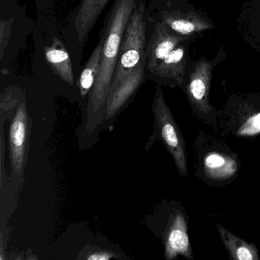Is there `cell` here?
Instances as JSON below:
<instances>
[{
  "mask_svg": "<svg viewBox=\"0 0 260 260\" xmlns=\"http://www.w3.org/2000/svg\"><path fill=\"white\" fill-rule=\"evenodd\" d=\"M103 39L100 41L97 46L94 49L90 58L88 60L84 69L82 71L79 80V87L80 94L84 97L88 95L95 84L99 70H100V60H101L102 50H103Z\"/></svg>",
  "mask_w": 260,
  "mask_h": 260,
  "instance_id": "cell-15",
  "label": "cell"
},
{
  "mask_svg": "<svg viewBox=\"0 0 260 260\" xmlns=\"http://www.w3.org/2000/svg\"><path fill=\"white\" fill-rule=\"evenodd\" d=\"M164 247L167 260L174 259L179 255L187 259H194L188 237V223L182 211H176L172 214L164 235Z\"/></svg>",
  "mask_w": 260,
  "mask_h": 260,
  "instance_id": "cell-6",
  "label": "cell"
},
{
  "mask_svg": "<svg viewBox=\"0 0 260 260\" xmlns=\"http://www.w3.org/2000/svg\"><path fill=\"white\" fill-rule=\"evenodd\" d=\"M94 0H81L75 19V28L78 42H83L90 32V16Z\"/></svg>",
  "mask_w": 260,
  "mask_h": 260,
  "instance_id": "cell-16",
  "label": "cell"
},
{
  "mask_svg": "<svg viewBox=\"0 0 260 260\" xmlns=\"http://www.w3.org/2000/svg\"><path fill=\"white\" fill-rule=\"evenodd\" d=\"M136 7V0H116L103 35L100 70L91 89L87 106L86 129H95L104 117V109L113 81L120 48L127 22Z\"/></svg>",
  "mask_w": 260,
  "mask_h": 260,
  "instance_id": "cell-1",
  "label": "cell"
},
{
  "mask_svg": "<svg viewBox=\"0 0 260 260\" xmlns=\"http://www.w3.org/2000/svg\"><path fill=\"white\" fill-rule=\"evenodd\" d=\"M28 134V111L26 103L22 102L16 109L9 133L12 170L17 176L21 175L25 166Z\"/></svg>",
  "mask_w": 260,
  "mask_h": 260,
  "instance_id": "cell-5",
  "label": "cell"
},
{
  "mask_svg": "<svg viewBox=\"0 0 260 260\" xmlns=\"http://www.w3.org/2000/svg\"><path fill=\"white\" fill-rule=\"evenodd\" d=\"M108 1L109 0H94L90 16V25L92 28Z\"/></svg>",
  "mask_w": 260,
  "mask_h": 260,
  "instance_id": "cell-18",
  "label": "cell"
},
{
  "mask_svg": "<svg viewBox=\"0 0 260 260\" xmlns=\"http://www.w3.org/2000/svg\"><path fill=\"white\" fill-rule=\"evenodd\" d=\"M144 5L135 7L127 22L111 89L124 81L146 56V23ZM110 89V90H111Z\"/></svg>",
  "mask_w": 260,
  "mask_h": 260,
  "instance_id": "cell-2",
  "label": "cell"
},
{
  "mask_svg": "<svg viewBox=\"0 0 260 260\" xmlns=\"http://www.w3.org/2000/svg\"><path fill=\"white\" fill-rule=\"evenodd\" d=\"M113 258H115V255L112 252H107V251H98V252H92L86 258L89 260H109Z\"/></svg>",
  "mask_w": 260,
  "mask_h": 260,
  "instance_id": "cell-19",
  "label": "cell"
},
{
  "mask_svg": "<svg viewBox=\"0 0 260 260\" xmlns=\"http://www.w3.org/2000/svg\"><path fill=\"white\" fill-rule=\"evenodd\" d=\"M45 55L48 65L54 74L65 83L72 86L74 80L72 63L62 42L54 38L52 45L45 48Z\"/></svg>",
  "mask_w": 260,
  "mask_h": 260,
  "instance_id": "cell-12",
  "label": "cell"
},
{
  "mask_svg": "<svg viewBox=\"0 0 260 260\" xmlns=\"http://www.w3.org/2000/svg\"><path fill=\"white\" fill-rule=\"evenodd\" d=\"M217 229L228 253L234 260H259L258 249L254 243H249L217 223Z\"/></svg>",
  "mask_w": 260,
  "mask_h": 260,
  "instance_id": "cell-13",
  "label": "cell"
},
{
  "mask_svg": "<svg viewBox=\"0 0 260 260\" xmlns=\"http://www.w3.org/2000/svg\"><path fill=\"white\" fill-rule=\"evenodd\" d=\"M188 38L170 31L161 21L156 23L146 51L147 68L152 74L161 61Z\"/></svg>",
  "mask_w": 260,
  "mask_h": 260,
  "instance_id": "cell-7",
  "label": "cell"
},
{
  "mask_svg": "<svg viewBox=\"0 0 260 260\" xmlns=\"http://www.w3.org/2000/svg\"><path fill=\"white\" fill-rule=\"evenodd\" d=\"M214 64L215 61L202 57L194 65L185 84V93L193 112L201 121L209 124H217L218 118V112L209 101Z\"/></svg>",
  "mask_w": 260,
  "mask_h": 260,
  "instance_id": "cell-4",
  "label": "cell"
},
{
  "mask_svg": "<svg viewBox=\"0 0 260 260\" xmlns=\"http://www.w3.org/2000/svg\"><path fill=\"white\" fill-rule=\"evenodd\" d=\"M13 19L4 20L2 19L0 22V56L1 60L4 56V52L8 46L12 34Z\"/></svg>",
  "mask_w": 260,
  "mask_h": 260,
  "instance_id": "cell-17",
  "label": "cell"
},
{
  "mask_svg": "<svg viewBox=\"0 0 260 260\" xmlns=\"http://www.w3.org/2000/svg\"><path fill=\"white\" fill-rule=\"evenodd\" d=\"M182 44L173 50L159 63L153 74L159 78L170 80L179 86H183L185 83L188 60L186 46Z\"/></svg>",
  "mask_w": 260,
  "mask_h": 260,
  "instance_id": "cell-11",
  "label": "cell"
},
{
  "mask_svg": "<svg viewBox=\"0 0 260 260\" xmlns=\"http://www.w3.org/2000/svg\"><path fill=\"white\" fill-rule=\"evenodd\" d=\"M202 167L206 179L219 182L229 180L238 170L235 157L220 150L208 152L202 158Z\"/></svg>",
  "mask_w": 260,
  "mask_h": 260,
  "instance_id": "cell-10",
  "label": "cell"
},
{
  "mask_svg": "<svg viewBox=\"0 0 260 260\" xmlns=\"http://www.w3.org/2000/svg\"><path fill=\"white\" fill-rule=\"evenodd\" d=\"M160 17L161 22L170 31L185 37L191 38L193 35L203 32L212 28L206 19L193 12L184 13L176 10L164 12Z\"/></svg>",
  "mask_w": 260,
  "mask_h": 260,
  "instance_id": "cell-9",
  "label": "cell"
},
{
  "mask_svg": "<svg viewBox=\"0 0 260 260\" xmlns=\"http://www.w3.org/2000/svg\"><path fill=\"white\" fill-rule=\"evenodd\" d=\"M153 109L158 136L173 156L179 174L185 177L188 174L186 145L179 126L166 104L160 88L156 90Z\"/></svg>",
  "mask_w": 260,
  "mask_h": 260,
  "instance_id": "cell-3",
  "label": "cell"
},
{
  "mask_svg": "<svg viewBox=\"0 0 260 260\" xmlns=\"http://www.w3.org/2000/svg\"><path fill=\"white\" fill-rule=\"evenodd\" d=\"M230 132L237 136L251 137L260 134V108H247L234 114L230 120Z\"/></svg>",
  "mask_w": 260,
  "mask_h": 260,
  "instance_id": "cell-14",
  "label": "cell"
},
{
  "mask_svg": "<svg viewBox=\"0 0 260 260\" xmlns=\"http://www.w3.org/2000/svg\"><path fill=\"white\" fill-rule=\"evenodd\" d=\"M147 68V55L133 72L115 89H111L104 109L105 121H110L132 98L142 83Z\"/></svg>",
  "mask_w": 260,
  "mask_h": 260,
  "instance_id": "cell-8",
  "label": "cell"
}]
</instances>
